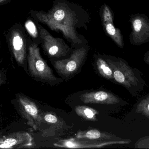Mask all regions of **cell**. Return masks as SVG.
Wrapping results in <instances>:
<instances>
[{
	"label": "cell",
	"instance_id": "cell-1",
	"mask_svg": "<svg viewBox=\"0 0 149 149\" xmlns=\"http://www.w3.org/2000/svg\"><path fill=\"white\" fill-rule=\"evenodd\" d=\"M30 13L36 22L61 33L74 49L88 45V41L78 31L86 30L90 20L89 13L81 5L67 0H55L47 11L31 10Z\"/></svg>",
	"mask_w": 149,
	"mask_h": 149
},
{
	"label": "cell",
	"instance_id": "cell-9",
	"mask_svg": "<svg viewBox=\"0 0 149 149\" xmlns=\"http://www.w3.org/2000/svg\"><path fill=\"white\" fill-rule=\"evenodd\" d=\"M17 98L22 116L27 120L28 125L37 130L42 121V115L37 106L24 95L18 94Z\"/></svg>",
	"mask_w": 149,
	"mask_h": 149
},
{
	"label": "cell",
	"instance_id": "cell-6",
	"mask_svg": "<svg viewBox=\"0 0 149 149\" xmlns=\"http://www.w3.org/2000/svg\"><path fill=\"white\" fill-rule=\"evenodd\" d=\"M130 22L132 31L129 36L130 43L139 46L149 42V19L144 14H131Z\"/></svg>",
	"mask_w": 149,
	"mask_h": 149
},
{
	"label": "cell",
	"instance_id": "cell-12",
	"mask_svg": "<svg viewBox=\"0 0 149 149\" xmlns=\"http://www.w3.org/2000/svg\"><path fill=\"white\" fill-rule=\"evenodd\" d=\"M33 138L26 131H19L10 133L5 136L0 135V143L13 148H22L33 145Z\"/></svg>",
	"mask_w": 149,
	"mask_h": 149
},
{
	"label": "cell",
	"instance_id": "cell-11",
	"mask_svg": "<svg viewBox=\"0 0 149 149\" xmlns=\"http://www.w3.org/2000/svg\"><path fill=\"white\" fill-rule=\"evenodd\" d=\"M80 98L82 102L86 104L115 105L123 101L118 96L105 91L85 93L81 94Z\"/></svg>",
	"mask_w": 149,
	"mask_h": 149
},
{
	"label": "cell",
	"instance_id": "cell-4",
	"mask_svg": "<svg viewBox=\"0 0 149 149\" xmlns=\"http://www.w3.org/2000/svg\"><path fill=\"white\" fill-rule=\"evenodd\" d=\"M36 22L40 34L42 48L49 57L60 58L71 54L72 50L63 38L53 36L38 22Z\"/></svg>",
	"mask_w": 149,
	"mask_h": 149
},
{
	"label": "cell",
	"instance_id": "cell-18",
	"mask_svg": "<svg viewBox=\"0 0 149 149\" xmlns=\"http://www.w3.org/2000/svg\"><path fill=\"white\" fill-rule=\"evenodd\" d=\"M136 148L149 149V136L140 139L135 144Z\"/></svg>",
	"mask_w": 149,
	"mask_h": 149
},
{
	"label": "cell",
	"instance_id": "cell-16",
	"mask_svg": "<svg viewBox=\"0 0 149 149\" xmlns=\"http://www.w3.org/2000/svg\"><path fill=\"white\" fill-rule=\"evenodd\" d=\"M75 113L82 118L88 120L96 121L98 112L95 109L85 106H78L75 108Z\"/></svg>",
	"mask_w": 149,
	"mask_h": 149
},
{
	"label": "cell",
	"instance_id": "cell-10",
	"mask_svg": "<svg viewBox=\"0 0 149 149\" xmlns=\"http://www.w3.org/2000/svg\"><path fill=\"white\" fill-rule=\"evenodd\" d=\"M130 140L104 141L99 142H87L78 141L74 139L62 140L54 144V146L67 148H95L113 144H125L130 143Z\"/></svg>",
	"mask_w": 149,
	"mask_h": 149
},
{
	"label": "cell",
	"instance_id": "cell-19",
	"mask_svg": "<svg viewBox=\"0 0 149 149\" xmlns=\"http://www.w3.org/2000/svg\"><path fill=\"white\" fill-rule=\"evenodd\" d=\"M143 61L149 65V51L145 53L143 58Z\"/></svg>",
	"mask_w": 149,
	"mask_h": 149
},
{
	"label": "cell",
	"instance_id": "cell-20",
	"mask_svg": "<svg viewBox=\"0 0 149 149\" xmlns=\"http://www.w3.org/2000/svg\"><path fill=\"white\" fill-rule=\"evenodd\" d=\"M5 82V75L3 72L0 73V85L4 84Z\"/></svg>",
	"mask_w": 149,
	"mask_h": 149
},
{
	"label": "cell",
	"instance_id": "cell-8",
	"mask_svg": "<svg viewBox=\"0 0 149 149\" xmlns=\"http://www.w3.org/2000/svg\"><path fill=\"white\" fill-rule=\"evenodd\" d=\"M102 24L106 35L110 37L120 48H124L123 36L120 30L114 24V15L111 8L106 3L102 5L100 9Z\"/></svg>",
	"mask_w": 149,
	"mask_h": 149
},
{
	"label": "cell",
	"instance_id": "cell-13",
	"mask_svg": "<svg viewBox=\"0 0 149 149\" xmlns=\"http://www.w3.org/2000/svg\"><path fill=\"white\" fill-rule=\"evenodd\" d=\"M78 140L118 141L122 140L119 137L107 133H103L97 129H91L86 131H79L75 136Z\"/></svg>",
	"mask_w": 149,
	"mask_h": 149
},
{
	"label": "cell",
	"instance_id": "cell-15",
	"mask_svg": "<svg viewBox=\"0 0 149 149\" xmlns=\"http://www.w3.org/2000/svg\"><path fill=\"white\" fill-rule=\"evenodd\" d=\"M96 63L98 71L102 76L108 79L114 80L112 69L105 59L99 57L96 59Z\"/></svg>",
	"mask_w": 149,
	"mask_h": 149
},
{
	"label": "cell",
	"instance_id": "cell-17",
	"mask_svg": "<svg viewBox=\"0 0 149 149\" xmlns=\"http://www.w3.org/2000/svg\"><path fill=\"white\" fill-rule=\"evenodd\" d=\"M35 22L31 19H28L24 23V27L29 36L35 41L34 43L39 44L41 43L40 34L36 21Z\"/></svg>",
	"mask_w": 149,
	"mask_h": 149
},
{
	"label": "cell",
	"instance_id": "cell-5",
	"mask_svg": "<svg viewBox=\"0 0 149 149\" xmlns=\"http://www.w3.org/2000/svg\"><path fill=\"white\" fill-rule=\"evenodd\" d=\"M89 50L88 45L74 49L70 57L54 61L53 66L60 75L66 78L71 76L85 61Z\"/></svg>",
	"mask_w": 149,
	"mask_h": 149
},
{
	"label": "cell",
	"instance_id": "cell-2",
	"mask_svg": "<svg viewBox=\"0 0 149 149\" xmlns=\"http://www.w3.org/2000/svg\"><path fill=\"white\" fill-rule=\"evenodd\" d=\"M104 58L112 69L114 80L124 87L132 96L138 97L146 85L141 72L120 58L106 56Z\"/></svg>",
	"mask_w": 149,
	"mask_h": 149
},
{
	"label": "cell",
	"instance_id": "cell-14",
	"mask_svg": "<svg viewBox=\"0 0 149 149\" xmlns=\"http://www.w3.org/2000/svg\"><path fill=\"white\" fill-rule=\"evenodd\" d=\"M134 111L136 114L149 120V93L136 104Z\"/></svg>",
	"mask_w": 149,
	"mask_h": 149
},
{
	"label": "cell",
	"instance_id": "cell-3",
	"mask_svg": "<svg viewBox=\"0 0 149 149\" xmlns=\"http://www.w3.org/2000/svg\"><path fill=\"white\" fill-rule=\"evenodd\" d=\"M28 62L29 70L34 77L47 81H54L58 79L41 56L38 44L34 42L28 47Z\"/></svg>",
	"mask_w": 149,
	"mask_h": 149
},
{
	"label": "cell",
	"instance_id": "cell-7",
	"mask_svg": "<svg viewBox=\"0 0 149 149\" xmlns=\"http://www.w3.org/2000/svg\"><path fill=\"white\" fill-rule=\"evenodd\" d=\"M8 43L14 58L19 64L22 65L27 56V37L22 28L13 26L7 37Z\"/></svg>",
	"mask_w": 149,
	"mask_h": 149
},
{
	"label": "cell",
	"instance_id": "cell-21",
	"mask_svg": "<svg viewBox=\"0 0 149 149\" xmlns=\"http://www.w3.org/2000/svg\"><path fill=\"white\" fill-rule=\"evenodd\" d=\"M11 0H0V6L4 5L10 1Z\"/></svg>",
	"mask_w": 149,
	"mask_h": 149
}]
</instances>
